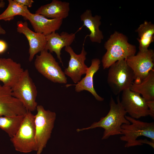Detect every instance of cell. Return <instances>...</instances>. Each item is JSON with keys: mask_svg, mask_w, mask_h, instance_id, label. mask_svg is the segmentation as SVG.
I'll return each mask as SVG.
<instances>
[{"mask_svg": "<svg viewBox=\"0 0 154 154\" xmlns=\"http://www.w3.org/2000/svg\"><path fill=\"white\" fill-rule=\"evenodd\" d=\"M117 102L116 103L111 96L109 103L110 110L107 115L88 127L77 129V131L97 127L102 128L104 130L102 139V140L108 139L112 136L122 135L121 132V125L130 123L125 118L127 113L121 103L119 95L117 97Z\"/></svg>", "mask_w": 154, "mask_h": 154, "instance_id": "obj_1", "label": "cell"}, {"mask_svg": "<svg viewBox=\"0 0 154 154\" xmlns=\"http://www.w3.org/2000/svg\"><path fill=\"white\" fill-rule=\"evenodd\" d=\"M138 142L142 145L144 144H146L151 146L153 148H154V141L151 140H148L147 139H140L138 140Z\"/></svg>", "mask_w": 154, "mask_h": 154, "instance_id": "obj_27", "label": "cell"}, {"mask_svg": "<svg viewBox=\"0 0 154 154\" xmlns=\"http://www.w3.org/2000/svg\"><path fill=\"white\" fill-rule=\"evenodd\" d=\"M121 103L130 117L135 119L149 115L146 101L141 95L129 89L122 92Z\"/></svg>", "mask_w": 154, "mask_h": 154, "instance_id": "obj_10", "label": "cell"}, {"mask_svg": "<svg viewBox=\"0 0 154 154\" xmlns=\"http://www.w3.org/2000/svg\"><path fill=\"white\" fill-rule=\"evenodd\" d=\"M21 5L27 7H32L34 1L32 0H15Z\"/></svg>", "mask_w": 154, "mask_h": 154, "instance_id": "obj_25", "label": "cell"}, {"mask_svg": "<svg viewBox=\"0 0 154 154\" xmlns=\"http://www.w3.org/2000/svg\"><path fill=\"white\" fill-rule=\"evenodd\" d=\"M8 1L7 7L0 15V20L9 21L13 20L16 16L21 15L23 17L30 12L27 7L21 5L15 0H8Z\"/></svg>", "mask_w": 154, "mask_h": 154, "instance_id": "obj_23", "label": "cell"}, {"mask_svg": "<svg viewBox=\"0 0 154 154\" xmlns=\"http://www.w3.org/2000/svg\"><path fill=\"white\" fill-rule=\"evenodd\" d=\"M69 3L58 0H53L50 3L42 5L35 11L36 14L50 19H63L69 15Z\"/></svg>", "mask_w": 154, "mask_h": 154, "instance_id": "obj_18", "label": "cell"}, {"mask_svg": "<svg viewBox=\"0 0 154 154\" xmlns=\"http://www.w3.org/2000/svg\"><path fill=\"white\" fill-rule=\"evenodd\" d=\"M35 119V115L28 111L18 131L11 138L10 140L16 151L23 153L37 151Z\"/></svg>", "mask_w": 154, "mask_h": 154, "instance_id": "obj_3", "label": "cell"}, {"mask_svg": "<svg viewBox=\"0 0 154 154\" xmlns=\"http://www.w3.org/2000/svg\"><path fill=\"white\" fill-rule=\"evenodd\" d=\"M134 80L133 72L125 59L118 61L109 67L107 82L115 95L129 89Z\"/></svg>", "mask_w": 154, "mask_h": 154, "instance_id": "obj_4", "label": "cell"}, {"mask_svg": "<svg viewBox=\"0 0 154 154\" xmlns=\"http://www.w3.org/2000/svg\"><path fill=\"white\" fill-rule=\"evenodd\" d=\"M65 50L69 54L70 57L64 73L76 84L81 80L82 76L86 74L87 70L88 67L85 63L87 53L84 46L79 54H76L70 46L65 47Z\"/></svg>", "mask_w": 154, "mask_h": 154, "instance_id": "obj_13", "label": "cell"}, {"mask_svg": "<svg viewBox=\"0 0 154 154\" xmlns=\"http://www.w3.org/2000/svg\"><path fill=\"white\" fill-rule=\"evenodd\" d=\"M28 111L13 95L11 89L0 82V116L12 117L25 115Z\"/></svg>", "mask_w": 154, "mask_h": 154, "instance_id": "obj_11", "label": "cell"}, {"mask_svg": "<svg viewBox=\"0 0 154 154\" xmlns=\"http://www.w3.org/2000/svg\"><path fill=\"white\" fill-rule=\"evenodd\" d=\"M154 51L152 49L141 51H139L136 55L130 56L126 59V62L132 70L134 75L133 83H140L153 70Z\"/></svg>", "mask_w": 154, "mask_h": 154, "instance_id": "obj_9", "label": "cell"}, {"mask_svg": "<svg viewBox=\"0 0 154 154\" xmlns=\"http://www.w3.org/2000/svg\"><path fill=\"white\" fill-rule=\"evenodd\" d=\"M104 47L106 52L102 60L104 69L109 68L118 61L135 55L136 52V46L128 42L127 36L116 31L105 42Z\"/></svg>", "mask_w": 154, "mask_h": 154, "instance_id": "obj_2", "label": "cell"}, {"mask_svg": "<svg viewBox=\"0 0 154 154\" xmlns=\"http://www.w3.org/2000/svg\"><path fill=\"white\" fill-rule=\"evenodd\" d=\"M125 118L130 123L121 125V132L123 135L120 138L121 140L126 142L125 147L142 145L137 140L141 136L154 141V122H144L126 115Z\"/></svg>", "mask_w": 154, "mask_h": 154, "instance_id": "obj_5", "label": "cell"}, {"mask_svg": "<svg viewBox=\"0 0 154 154\" xmlns=\"http://www.w3.org/2000/svg\"><path fill=\"white\" fill-rule=\"evenodd\" d=\"M129 89L141 95L146 102L154 100V70L150 71L140 83L133 82Z\"/></svg>", "mask_w": 154, "mask_h": 154, "instance_id": "obj_20", "label": "cell"}, {"mask_svg": "<svg viewBox=\"0 0 154 154\" xmlns=\"http://www.w3.org/2000/svg\"><path fill=\"white\" fill-rule=\"evenodd\" d=\"M35 115L36 139L37 154H40L50 139L54 128L56 114L54 112L45 110L41 105H38Z\"/></svg>", "mask_w": 154, "mask_h": 154, "instance_id": "obj_6", "label": "cell"}, {"mask_svg": "<svg viewBox=\"0 0 154 154\" xmlns=\"http://www.w3.org/2000/svg\"><path fill=\"white\" fill-rule=\"evenodd\" d=\"M25 115L12 117L0 116V128L10 138L13 137L20 127Z\"/></svg>", "mask_w": 154, "mask_h": 154, "instance_id": "obj_22", "label": "cell"}, {"mask_svg": "<svg viewBox=\"0 0 154 154\" xmlns=\"http://www.w3.org/2000/svg\"><path fill=\"white\" fill-rule=\"evenodd\" d=\"M34 66L37 70L51 81L60 84L67 83V78L58 63L51 53L44 50L36 56Z\"/></svg>", "mask_w": 154, "mask_h": 154, "instance_id": "obj_7", "label": "cell"}, {"mask_svg": "<svg viewBox=\"0 0 154 154\" xmlns=\"http://www.w3.org/2000/svg\"><path fill=\"white\" fill-rule=\"evenodd\" d=\"M12 90L13 96L21 102L28 111L31 112L36 110L37 91L28 70H25L20 81Z\"/></svg>", "mask_w": 154, "mask_h": 154, "instance_id": "obj_8", "label": "cell"}, {"mask_svg": "<svg viewBox=\"0 0 154 154\" xmlns=\"http://www.w3.org/2000/svg\"><path fill=\"white\" fill-rule=\"evenodd\" d=\"M24 19L29 21L35 31L41 33L45 36L59 29L63 21L60 19H50L30 12L23 17Z\"/></svg>", "mask_w": 154, "mask_h": 154, "instance_id": "obj_15", "label": "cell"}, {"mask_svg": "<svg viewBox=\"0 0 154 154\" xmlns=\"http://www.w3.org/2000/svg\"><path fill=\"white\" fill-rule=\"evenodd\" d=\"M100 61L98 58L93 59L90 66L88 68L85 76L75 84H67V87L72 86H75V91L80 92L83 90L89 92L97 100L102 101L104 99L99 96L95 90L93 83V77L94 74L99 70Z\"/></svg>", "mask_w": 154, "mask_h": 154, "instance_id": "obj_17", "label": "cell"}, {"mask_svg": "<svg viewBox=\"0 0 154 154\" xmlns=\"http://www.w3.org/2000/svg\"><path fill=\"white\" fill-rule=\"evenodd\" d=\"M17 25V31L24 34L28 41L29 47V60L31 62L36 54L44 50L46 42V36L31 30L26 21H18Z\"/></svg>", "mask_w": 154, "mask_h": 154, "instance_id": "obj_14", "label": "cell"}, {"mask_svg": "<svg viewBox=\"0 0 154 154\" xmlns=\"http://www.w3.org/2000/svg\"></svg>", "mask_w": 154, "mask_h": 154, "instance_id": "obj_29", "label": "cell"}, {"mask_svg": "<svg viewBox=\"0 0 154 154\" xmlns=\"http://www.w3.org/2000/svg\"><path fill=\"white\" fill-rule=\"evenodd\" d=\"M75 33L63 31L60 34L56 32L46 36V44L44 50L51 53L54 52L58 59L63 65L61 56L63 48L70 46L75 38Z\"/></svg>", "mask_w": 154, "mask_h": 154, "instance_id": "obj_16", "label": "cell"}, {"mask_svg": "<svg viewBox=\"0 0 154 154\" xmlns=\"http://www.w3.org/2000/svg\"><path fill=\"white\" fill-rule=\"evenodd\" d=\"M8 46L4 41L0 40V54L4 52L7 50Z\"/></svg>", "mask_w": 154, "mask_h": 154, "instance_id": "obj_26", "label": "cell"}, {"mask_svg": "<svg viewBox=\"0 0 154 154\" xmlns=\"http://www.w3.org/2000/svg\"><path fill=\"white\" fill-rule=\"evenodd\" d=\"M24 71L20 63L11 58H0V82L5 86L12 90L19 82Z\"/></svg>", "mask_w": 154, "mask_h": 154, "instance_id": "obj_12", "label": "cell"}, {"mask_svg": "<svg viewBox=\"0 0 154 154\" xmlns=\"http://www.w3.org/2000/svg\"><path fill=\"white\" fill-rule=\"evenodd\" d=\"M5 3L3 0H0V8H3L5 6ZM5 31L2 27L0 25V35H4L6 34Z\"/></svg>", "mask_w": 154, "mask_h": 154, "instance_id": "obj_28", "label": "cell"}, {"mask_svg": "<svg viewBox=\"0 0 154 154\" xmlns=\"http://www.w3.org/2000/svg\"><path fill=\"white\" fill-rule=\"evenodd\" d=\"M148 106L149 115L153 119L154 118V100L146 102Z\"/></svg>", "mask_w": 154, "mask_h": 154, "instance_id": "obj_24", "label": "cell"}, {"mask_svg": "<svg viewBox=\"0 0 154 154\" xmlns=\"http://www.w3.org/2000/svg\"><path fill=\"white\" fill-rule=\"evenodd\" d=\"M80 18L83 25L90 32V34L87 36L89 37L91 41L93 42L101 43L104 38V35L99 29L101 23V16L96 15L93 16L91 11L87 9L81 15Z\"/></svg>", "mask_w": 154, "mask_h": 154, "instance_id": "obj_19", "label": "cell"}, {"mask_svg": "<svg viewBox=\"0 0 154 154\" xmlns=\"http://www.w3.org/2000/svg\"><path fill=\"white\" fill-rule=\"evenodd\" d=\"M135 31L138 33L137 38L139 43V51L147 50L154 40V25L151 22L145 21L140 25Z\"/></svg>", "mask_w": 154, "mask_h": 154, "instance_id": "obj_21", "label": "cell"}]
</instances>
